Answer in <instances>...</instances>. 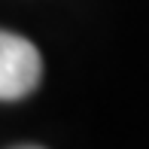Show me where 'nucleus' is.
Listing matches in <instances>:
<instances>
[{
  "label": "nucleus",
  "instance_id": "1",
  "mask_svg": "<svg viewBox=\"0 0 149 149\" xmlns=\"http://www.w3.org/2000/svg\"><path fill=\"white\" fill-rule=\"evenodd\" d=\"M43 58L31 40L0 31V100H22L40 85Z\"/></svg>",
  "mask_w": 149,
  "mask_h": 149
},
{
  "label": "nucleus",
  "instance_id": "2",
  "mask_svg": "<svg viewBox=\"0 0 149 149\" xmlns=\"http://www.w3.org/2000/svg\"><path fill=\"white\" fill-rule=\"evenodd\" d=\"M18 149H43V146H18Z\"/></svg>",
  "mask_w": 149,
  "mask_h": 149
}]
</instances>
